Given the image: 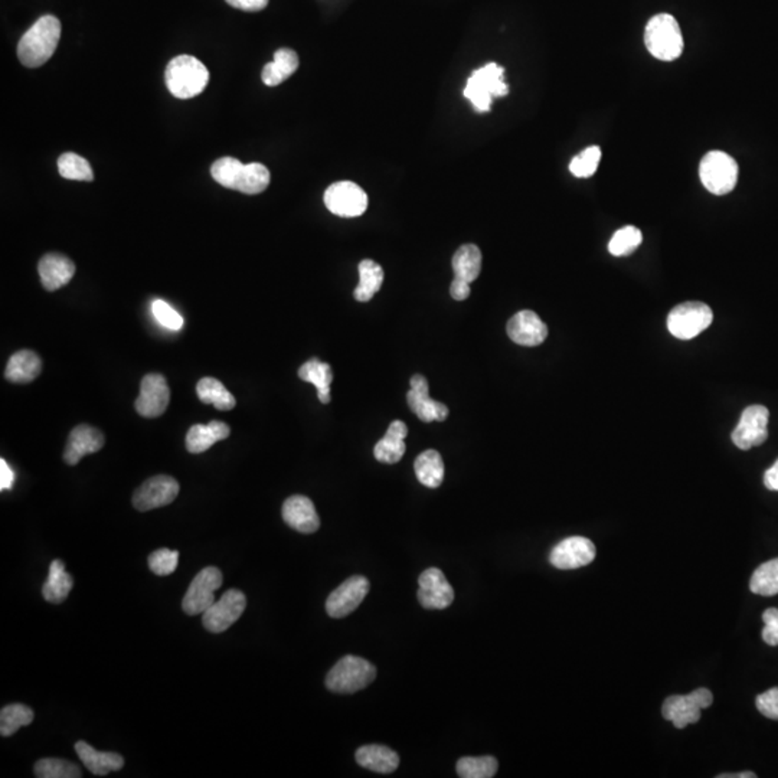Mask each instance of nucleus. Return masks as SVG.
<instances>
[{
    "label": "nucleus",
    "mask_w": 778,
    "mask_h": 778,
    "mask_svg": "<svg viewBox=\"0 0 778 778\" xmlns=\"http://www.w3.org/2000/svg\"><path fill=\"white\" fill-rule=\"evenodd\" d=\"M60 39L61 22L52 14H45L19 41V60L28 68L41 67L52 57Z\"/></svg>",
    "instance_id": "f257e3e1"
},
{
    "label": "nucleus",
    "mask_w": 778,
    "mask_h": 778,
    "mask_svg": "<svg viewBox=\"0 0 778 778\" xmlns=\"http://www.w3.org/2000/svg\"><path fill=\"white\" fill-rule=\"evenodd\" d=\"M644 43L656 60L665 62L678 60L682 55L685 43L675 16L669 14L653 16L644 29Z\"/></svg>",
    "instance_id": "f03ea898"
},
{
    "label": "nucleus",
    "mask_w": 778,
    "mask_h": 778,
    "mask_svg": "<svg viewBox=\"0 0 778 778\" xmlns=\"http://www.w3.org/2000/svg\"><path fill=\"white\" fill-rule=\"evenodd\" d=\"M165 81L176 99H192L205 90L209 81L208 68L198 58L179 55L167 64Z\"/></svg>",
    "instance_id": "7ed1b4c3"
},
{
    "label": "nucleus",
    "mask_w": 778,
    "mask_h": 778,
    "mask_svg": "<svg viewBox=\"0 0 778 778\" xmlns=\"http://www.w3.org/2000/svg\"><path fill=\"white\" fill-rule=\"evenodd\" d=\"M509 94V85L505 82V68L496 62H489L485 67L473 71L467 80L464 97L470 100L478 113H488L495 97Z\"/></svg>",
    "instance_id": "20e7f679"
},
{
    "label": "nucleus",
    "mask_w": 778,
    "mask_h": 778,
    "mask_svg": "<svg viewBox=\"0 0 778 778\" xmlns=\"http://www.w3.org/2000/svg\"><path fill=\"white\" fill-rule=\"evenodd\" d=\"M376 678L375 666L357 656H345L326 676V687L337 694H355Z\"/></svg>",
    "instance_id": "39448f33"
},
{
    "label": "nucleus",
    "mask_w": 778,
    "mask_h": 778,
    "mask_svg": "<svg viewBox=\"0 0 778 778\" xmlns=\"http://www.w3.org/2000/svg\"><path fill=\"white\" fill-rule=\"evenodd\" d=\"M738 165L728 153L712 150L702 157L699 165L700 182L711 194H729L738 184Z\"/></svg>",
    "instance_id": "423d86ee"
},
{
    "label": "nucleus",
    "mask_w": 778,
    "mask_h": 778,
    "mask_svg": "<svg viewBox=\"0 0 778 778\" xmlns=\"http://www.w3.org/2000/svg\"><path fill=\"white\" fill-rule=\"evenodd\" d=\"M714 702V695L707 688H699L689 695H672L666 697L661 707L663 718L673 722L675 728L683 729L697 724L702 716V709Z\"/></svg>",
    "instance_id": "0eeeda50"
},
{
    "label": "nucleus",
    "mask_w": 778,
    "mask_h": 778,
    "mask_svg": "<svg viewBox=\"0 0 778 778\" xmlns=\"http://www.w3.org/2000/svg\"><path fill=\"white\" fill-rule=\"evenodd\" d=\"M714 320L711 308L702 301L676 306L668 316V329L680 340H690L707 330Z\"/></svg>",
    "instance_id": "6e6552de"
},
{
    "label": "nucleus",
    "mask_w": 778,
    "mask_h": 778,
    "mask_svg": "<svg viewBox=\"0 0 778 778\" xmlns=\"http://www.w3.org/2000/svg\"><path fill=\"white\" fill-rule=\"evenodd\" d=\"M223 585V573L216 566H206L189 585L182 609L188 616L204 614L216 602L215 593Z\"/></svg>",
    "instance_id": "1a4fd4ad"
},
{
    "label": "nucleus",
    "mask_w": 778,
    "mask_h": 778,
    "mask_svg": "<svg viewBox=\"0 0 778 778\" xmlns=\"http://www.w3.org/2000/svg\"><path fill=\"white\" fill-rule=\"evenodd\" d=\"M325 205L335 215L356 218L368 209V194L354 182H337L326 189Z\"/></svg>",
    "instance_id": "9d476101"
},
{
    "label": "nucleus",
    "mask_w": 778,
    "mask_h": 778,
    "mask_svg": "<svg viewBox=\"0 0 778 778\" xmlns=\"http://www.w3.org/2000/svg\"><path fill=\"white\" fill-rule=\"evenodd\" d=\"M245 607H247V597L244 593L232 588L202 614V624L211 633H223L242 616Z\"/></svg>",
    "instance_id": "9b49d317"
},
{
    "label": "nucleus",
    "mask_w": 778,
    "mask_h": 778,
    "mask_svg": "<svg viewBox=\"0 0 778 778\" xmlns=\"http://www.w3.org/2000/svg\"><path fill=\"white\" fill-rule=\"evenodd\" d=\"M770 413L764 405H751L744 410L738 425L733 432V442L739 450L761 446L768 439Z\"/></svg>",
    "instance_id": "f8f14e48"
},
{
    "label": "nucleus",
    "mask_w": 778,
    "mask_h": 778,
    "mask_svg": "<svg viewBox=\"0 0 778 778\" xmlns=\"http://www.w3.org/2000/svg\"><path fill=\"white\" fill-rule=\"evenodd\" d=\"M181 486L170 476L159 474L146 480L133 495V506L140 512L170 505L179 495Z\"/></svg>",
    "instance_id": "ddd939ff"
},
{
    "label": "nucleus",
    "mask_w": 778,
    "mask_h": 778,
    "mask_svg": "<svg viewBox=\"0 0 778 778\" xmlns=\"http://www.w3.org/2000/svg\"><path fill=\"white\" fill-rule=\"evenodd\" d=\"M369 593V581L362 575H354L340 584L326 602V612L333 619H344L362 604Z\"/></svg>",
    "instance_id": "4468645a"
},
{
    "label": "nucleus",
    "mask_w": 778,
    "mask_h": 778,
    "mask_svg": "<svg viewBox=\"0 0 778 778\" xmlns=\"http://www.w3.org/2000/svg\"><path fill=\"white\" fill-rule=\"evenodd\" d=\"M597 555L595 545L584 536H571L554 546L549 563L558 570H577L593 563Z\"/></svg>",
    "instance_id": "2eb2a0df"
},
{
    "label": "nucleus",
    "mask_w": 778,
    "mask_h": 778,
    "mask_svg": "<svg viewBox=\"0 0 778 778\" xmlns=\"http://www.w3.org/2000/svg\"><path fill=\"white\" fill-rule=\"evenodd\" d=\"M418 602L427 610H444L454 602V590L439 568H428L420 575Z\"/></svg>",
    "instance_id": "dca6fc26"
},
{
    "label": "nucleus",
    "mask_w": 778,
    "mask_h": 778,
    "mask_svg": "<svg viewBox=\"0 0 778 778\" xmlns=\"http://www.w3.org/2000/svg\"><path fill=\"white\" fill-rule=\"evenodd\" d=\"M170 391L166 379L160 374H149L142 379L140 395L136 400V410L145 418H156L169 407Z\"/></svg>",
    "instance_id": "f3484780"
},
{
    "label": "nucleus",
    "mask_w": 778,
    "mask_h": 778,
    "mask_svg": "<svg viewBox=\"0 0 778 778\" xmlns=\"http://www.w3.org/2000/svg\"><path fill=\"white\" fill-rule=\"evenodd\" d=\"M410 385L411 389L407 394L408 405L422 422H444L449 417V408L444 403L430 398L425 376H413Z\"/></svg>",
    "instance_id": "a211bd4d"
},
{
    "label": "nucleus",
    "mask_w": 778,
    "mask_h": 778,
    "mask_svg": "<svg viewBox=\"0 0 778 778\" xmlns=\"http://www.w3.org/2000/svg\"><path fill=\"white\" fill-rule=\"evenodd\" d=\"M510 340L520 346H539L548 337V327L535 311L522 310L506 326Z\"/></svg>",
    "instance_id": "6ab92c4d"
},
{
    "label": "nucleus",
    "mask_w": 778,
    "mask_h": 778,
    "mask_svg": "<svg viewBox=\"0 0 778 778\" xmlns=\"http://www.w3.org/2000/svg\"><path fill=\"white\" fill-rule=\"evenodd\" d=\"M104 441L103 432L97 428L87 424L77 425L68 437L64 451L65 463L75 466L81 461L82 457L103 449Z\"/></svg>",
    "instance_id": "aec40b11"
},
{
    "label": "nucleus",
    "mask_w": 778,
    "mask_h": 778,
    "mask_svg": "<svg viewBox=\"0 0 778 778\" xmlns=\"http://www.w3.org/2000/svg\"><path fill=\"white\" fill-rule=\"evenodd\" d=\"M281 515L284 522L300 534H315L320 527V519L315 505L306 496L296 495L289 498L284 502Z\"/></svg>",
    "instance_id": "412c9836"
},
{
    "label": "nucleus",
    "mask_w": 778,
    "mask_h": 778,
    "mask_svg": "<svg viewBox=\"0 0 778 778\" xmlns=\"http://www.w3.org/2000/svg\"><path fill=\"white\" fill-rule=\"evenodd\" d=\"M38 271L46 290L55 291L71 281L75 264L65 255L51 252L39 260Z\"/></svg>",
    "instance_id": "4be33fe9"
},
{
    "label": "nucleus",
    "mask_w": 778,
    "mask_h": 778,
    "mask_svg": "<svg viewBox=\"0 0 778 778\" xmlns=\"http://www.w3.org/2000/svg\"><path fill=\"white\" fill-rule=\"evenodd\" d=\"M75 753L82 761V764L94 775H107L111 772H119L124 767V758L120 754L101 753L92 748L85 741L75 744Z\"/></svg>",
    "instance_id": "5701e85b"
},
{
    "label": "nucleus",
    "mask_w": 778,
    "mask_h": 778,
    "mask_svg": "<svg viewBox=\"0 0 778 778\" xmlns=\"http://www.w3.org/2000/svg\"><path fill=\"white\" fill-rule=\"evenodd\" d=\"M230 432V427L223 422L192 425L186 434V450L192 454L205 453L215 442L227 440Z\"/></svg>",
    "instance_id": "b1692460"
},
{
    "label": "nucleus",
    "mask_w": 778,
    "mask_h": 778,
    "mask_svg": "<svg viewBox=\"0 0 778 778\" xmlns=\"http://www.w3.org/2000/svg\"><path fill=\"white\" fill-rule=\"evenodd\" d=\"M408 435V428L405 422H393L389 425L388 432L383 440L376 442L374 454L381 463L395 464L403 459L405 454V437Z\"/></svg>",
    "instance_id": "393cba45"
},
{
    "label": "nucleus",
    "mask_w": 778,
    "mask_h": 778,
    "mask_svg": "<svg viewBox=\"0 0 778 778\" xmlns=\"http://www.w3.org/2000/svg\"><path fill=\"white\" fill-rule=\"evenodd\" d=\"M43 371V361L33 350H19L7 362L5 376L14 384H29Z\"/></svg>",
    "instance_id": "a878e982"
},
{
    "label": "nucleus",
    "mask_w": 778,
    "mask_h": 778,
    "mask_svg": "<svg viewBox=\"0 0 778 778\" xmlns=\"http://www.w3.org/2000/svg\"><path fill=\"white\" fill-rule=\"evenodd\" d=\"M356 763L369 772L389 774L400 765V757L388 746L365 745L356 751Z\"/></svg>",
    "instance_id": "bb28decb"
},
{
    "label": "nucleus",
    "mask_w": 778,
    "mask_h": 778,
    "mask_svg": "<svg viewBox=\"0 0 778 778\" xmlns=\"http://www.w3.org/2000/svg\"><path fill=\"white\" fill-rule=\"evenodd\" d=\"M72 585H74V580L65 571V564L60 559H55L51 563L48 580L43 584V598L52 604H61L67 600L68 594L71 593Z\"/></svg>",
    "instance_id": "cd10ccee"
},
{
    "label": "nucleus",
    "mask_w": 778,
    "mask_h": 778,
    "mask_svg": "<svg viewBox=\"0 0 778 778\" xmlns=\"http://www.w3.org/2000/svg\"><path fill=\"white\" fill-rule=\"evenodd\" d=\"M298 53L289 48H280L274 53V61L262 70V82L269 87H276L286 81L287 78H290V75L298 71Z\"/></svg>",
    "instance_id": "c85d7f7f"
},
{
    "label": "nucleus",
    "mask_w": 778,
    "mask_h": 778,
    "mask_svg": "<svg viewBox=\"0 0 778 778\" xmlns=\"http://www.w3.org/2000/svg\"><path fill=\"white\" fill-rule=\"evenodd\" d=\"M299 378L316 386L320 403H330V385H332L333 374L329 364H325V362L318 361V357H313L310 361L301 365V368L299 369Z\"/></svg>",
    "instance_id": "c756f323"
},
{
    "label": "nucleus",
    "mask_w": 778,
    "mask_h": 778,
    "mask_svg": "<svg viewBox=\"0 0 778 778\" xmlns=\"http://www.w3.org/2000/svg\"><path fill=\"white\" fill-rule=\"evenodd\" d=\"M415 476L425 488L435 489L444 480V463L435 450H427L417 457L414 463Z\"/></svg>",
    "instance_id": "7c9ffc66"
},
{
    "label": "nucleus",
    "mask_w": 778,
    "mask_h": 778,
    "mask_svg": "<svg viewBox=\"0 0 778 778\" xmlns=\"http://www.w3.org/2000/svg\"><path fill=\"white\" fill-rule=\"evenodd\" d=\"M359 270V284L355 289V299L357 301L371 300L383 287L384 283V270L379 266L378 262L372 260H364L357 267Z\"/></svg>",
    "instance_id": "2f4dec72"
},
{
    "label": "nucleus",
    "mask_w": 778,
    "mask_h": 778,
    "mask_svg": "<svg viewBox=\"0 0 778 778\" xmlns=\"http://www.w3.org/2000/svg\"><path fill=\"white\" fill-rule=\"evenodd\" d=\"M454 279L473 283L481 271L480 248L474 244L461 245L453 257Z\"/></svg>",
    "instance_id": "473e14b6"
},
{
    "label": "nucleus",
    "mask_w": 778,
    "mask_h": 778,
    "mask_svg": "<svg viewBox=\"0 0 778 778\" xmlns=\"http://www.w3.org/2000/svg\"><path fill=\"white\" fill-rule=\"evenodd\" d=\"M196 394H198V398L202 403H211L216 410L220 411L232 410L237 403L232 394L223 386V384L218 379L211 378V376H206V378H202L199 381L198 385H196Z\"/></svg>",
    "instance_id": "72a5a7b5"
},
{
    "label": "nucleus",
    "mask_w": 778,
    "mask_h": 778,
    "mask_svg": "<svg viewBox=\"0 0 778 778\" xmlns=\"http://www.w3.org/2000/svg\"><path fill=\"white\" fill-rule=\"evenodd\" d=\"M271 181L269 169L261 163H250L244 165L241 170L235 191L245 194H259L266 191Z\"/></svg>",
    "instance_id": "f704fd0d"
},
{
    "label": "nucleus",
    "mask_w": 778,
    "mask_h": 778,
    "mask_svg": "<svg viewBox=\"0 0 778 778\" xmlns=\"http://www.w3.org/2000/svg\"><path fill=\"white\" fill-rule=\"evenodd\" d=\"M750 590L754 594L773 597L778 594V558L761 564L754 571L750 581Z\"/></svg>",
    "instance_id": "c9c22d12"
},
{
    "label": "nucleus",
    "mask_w": 778,
    "mask_h": 778,
    "mask_svg": "<svg viewBox=\"0 0 778 778\" xmlns=\"http://www.w3.org/2000/svg\"><path fill=\"white\" fill-rule=\"evenodd\" d=\"M33 721V711L22 704H12L2 707L0 711V734L2 736H11L18 733L22 726H29Z\"/></svg>",
    "instance_id": "e433bc0d"
},
{
    "label": "nucleus",
    "mask_w": 778,
    "mask_h": 778,
    "mask_svg": "<svg viewBox=\"0 0 778 778\" xmlns=\"http://www.w3.org/2000/svg\"><path fill=\"white\" fill-rule=\"evenodd\" d=\"M498 760L485 757H463L457 761V774L461 778H492L498 773Z\"/></svg>",
    "instance_id": "4c0bfd02"
},
{
    "label": "nucleus",
    "mask_w": 778,
    "mask_h": 778,
    "mask_svg": "<svg viewBox=\"0 0 778 778\" xmlns=\"http://www.w3.org/2000/svg\"><path fill=\"white\" fill-rule=\"evenodd\" d=\"M61 176L68 181L91 182L94 179L91 165L77 153H64L58 159Z\"/></svg>",
    "instance_id": "58836bf2"
},
{
    "label": "nucleus",
    "mask_w": 778,
    "mask_h": 778,
    "mask_svg": "<svg viewBox=\"0 0 778 778\" xmlns=\"http://www.w3.org/2000/svg\"><path fill=\"white\" fill-rule=\"evenodd\" d=\"M641 242H643L641 231L633 225H627L614 232L609 242V251L614 257H626L633 254L637 248L640 247Z\"/></svg>",
    "instance_id": "ea45409f"
},
{
    "label": "nucleus",
    "mask_w": 778,
    "mask_h": 778,
    "mask_svg": "<svg viewBox=\"0 0 778 778\" xmlns=\"http://www.w3.org/2000/svg\"><path fill=\"white\" fill-rule=\"evenodd\" d=\"M33 772L38 778H80L82 775L77 764L61 758H43L36 763Z\"/></svg>",
    "instance_id": "a19ab883"
},
{
    "label": "nucleus",
    "mask_w": 778,
    "mask_h": 778,
    "mask_svg": "<svg viewBox=\"0 0 778 778\" xmlns=\"http://www.w3.org/2000/svg\"><path fill=\"white\" fill-rule=\"evenodd\" d=\"M242 167L244 165L235 157H223V159L216 160L211 166V175L218 184L235 191Z\"/></svg>",
    "instance_id": "79ce46f5"
},
{
    "label": "nucleus",
    "mask_w": 778,
    "mask_h": 778,
    "mask_svg": "<svg viewBox=\"0 0 778 778\" xmlns=\"http://www.w3.org/2000/svg\"><path fill=\"white\" fill-rule=\"evenodd\" d=\"M600 162H602V149L598 146H590L571 160L570 172L575 177L585 179L597 172Z\"/></svg>",
    "instance_id": "37998d69"
},
{
    "label": "nucleus",
    "mask_w": 778,
    "mask_h": 778,
    "mask_svg": "<svg viewBox=\"0 0 778 778\" xmlns=\"http://www.w3.org/2000/svg\"><path fill=\"white\" fill-rule=\"evenodd\" d=\"M177 561H179V552L166 548L157 549L149 555V568L156 575L167 577L176 571Z\"/></svg>",
    "instance_id": "c03bdc74"
},
{
    "label": "nucleus",
    "mask_w": 778,
    "mask_h": 778,
    "mask_svg": "<svg viewBox=\"0 0 778 778\" xmlns=\"http://www.w3.org/2000/svg\"><path fill=\"white\" fill-rule=\"evenodd\" d=\"M153 315L160 325L170 330H181L184 318L175 308H170L166 301L156 300L152 306Z\"/></svg>",
    "instance_id": "a18cd8bd"
},
{
    "label": "nucleus",
    "mask_w": 778,
    "mask_h": 778,
    "mask_svg": "<svg viewBox=\"0 0 778 778\" xmlns=\"http://www.w3.org/2000/svg\"><path fill=\"white\" fill-rule=\"evenodd\" d=\"M757 709L765 718L778 721V688L767 690L764 694L758 695L755 700Z\"/></svg>",
    "instance_id": "49530a36"
},
{
    "label": "nucleus",
    "mask_w": 778,
    "mask_h": 778,
    "mask_svg": "<svg viewBox=\"0 0 778 778\" xmlns=\"http://www.w3.org/2000/svg\"><path fill=\"white\" fill-rule=\"evenodd\" d=\"M763 621L765 622L763 629V640L773 648L778 646V609L765 610Z\"/></svg>",
    "instance_id": "de8ad7c7"
},
{
    "label": "nucleus",
    "mask_w": 778,
    "mask_h": 778,
    "mask_svg": "<svg viewBox=\"0 0 778 778\" xmlns=\"http://www.w3.org/2000/svg\"><path fill=\"white\" fill-rule=\"evenodd\" d=\"M230 6L245 12H260L266 9L269 0H225Z\"/></svg>",
    "instance_id": "09e8293b"
},
{
    "label": "nucleus",
    "mask_w": 778,
    "mask_h": 778,
    "mask_svg": "<svg viewBox=\"0 0 778 778\" xmlns=\"http://www.w3.org/2000/svg\"><path fill=\"white\" fill-rule=\"evenodd\" d=\"M450 294L454 300H466L470 296V283H467L463 280L454 279L451 287H450Z\"/></svg>",
    "instance_id": "8fccbe9b"
},
{
    "label": "nucleus",
    "mask_w": 778,
    "mask_h": 778,
    "mask_svg": "<svg viewBox=\"0 0 778 778\" xmlns=\"http://www.w3.org/2000/svg\"><path fill=\"white\" fill-rule=\"evenodd\" d=\"M14 473L5 459L0 460V489L9 490L14 486Z\"/></svg>",
    "instance_id": "3c124183"
},
{
    "label": "nucleus",
    "mask_w": 778,
    "mask_h": 778,
    "mask_svg": "<svg viewBox=\"0 0 778 778\" xmlns=\"http://www.w3.org/2000/svg\"><path fill=\"white\" fill-rule=\"evenodd\" d=\"M764 485L768 490L778 492V460L765 471Z\"/></svg>",
    "instance_id": "603ef678"
},
{
    "label": "nucleus",
    "mask_w": 778,
    "mask_h": 778,
    "mask_svg": "<svg viewBox=\"0 0 778 778\" xmlns=\"http://www.w3.org/2000/svg\"><path fill=\"white\" fill-rule=\"evenodd\" d=\"M757 775L751 772L738 773V774H721L718 778H755Z\"/></svg>",
    "instance_id": "864d4df0"
}]
</instances>
